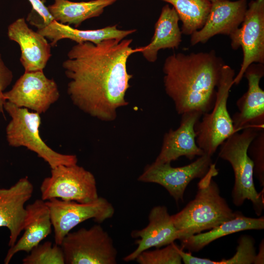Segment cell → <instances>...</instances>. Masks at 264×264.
Listing matches in <instances>:
<instances>
[{
  "label": "cell",
  "mask_w": 264,
  "mask_h": 264,
  "mask_svg": "<svg viewBox=\"0 0 264 264\" xmlns=\"http://www.w3.org/2000/svg\"><path fill=\"white\" fill-rule=\"evenodd\" d=\"M132 39H108L95 44H76L62 64L69 80L67 92L83 112L104 121H112L117 110L127 106L126 93L132 78L127 69L129 58L140 52Z\"/></svg>",
  "instance_id": "6da1fadb"
},
{
  "label": "cell",
  "mask_w": 264,
  "mask_h": 264,
  "mask_svg": "<svg viewBox=\"0 0 264 264\" xmlns=\"http://www.w3.org/2000/svg\"><path fill=\"white\" fill-rule=\"evenodd\" d=\"M224 64L214 50L174 53L166 58L163 66L164 88L178 114L197 111L203 114L211 110Z\"/></svg>",
  "instance_id": "7a4b0ae2"
},
{
  "label": "cell",
  "mask_w": 264,
  "mask_h": 264,
  "mask_svg": "<svg viewBox=\"0 0 264 264\" xmlns=\"http://www.w3.org/2000/svg\"><path fill=\"white\" fill-rule=\"evenodd\" d=\"M218 174L212 164L198 182L195 198L179 212L171 215L173 222L182 241L195 234L211 229L234 218L239 212H233L220 195L213 177Z\"/></svg>",
  "instance_id": "3957f363"
},
{
  "label": "cell",
  "mask_w": 264,
  "mask_h": 264,
  "mask_svg": "<svg viewBox=\"0 0 264 264\" xmlns=\"http://www.w3.org/2000/svg\"><path fill=\"white\" fill-rule=\"evenodd\" d=\"M242 130V132L233 133L220 145L219 156L228 161L234 172L235 180L231 193L234 204L240 206L246 199L249 200L259 216L264 209V192L259 193L255 188L253 163L247 150L260 130L253 127Z\"/></svg>",
  "instance_id": "277c9868"
},
{
  "label": "cell",
  "mask_w": 264,
  "mask_h": 264,
  "mask_svg": "<svg viewBox=\"0 0 264 264\" xmlns=\"http://www.w3.org/2000/svg\"><path fill=\"white\" fill-rule=\"evenodd\" d=\"M4 110L11 118L6 128V140L10 146L26 147L46 161L51 169L60 165L77 164L76 155L58 153L42 140L39 134L41 123L39 113L30 112L27 109L18 107L8 101L4 105Z\"/></svg>",
  "instance_id": "5b68a950"
},
{
  "label": "cell",
  "mask_w": 264,
  "mask_h": 264,
  "mask_svg": "<svg viewBox=\"0 0 264 264\" xmlns=\"http://www.w3.org/2000/svg\"><path fill=\"white\" fill-rule=\"evenodd\" d=\"M235 74L230 66H223L213 107L209 112L203 114L201 119L195 125L197 145L211 156L226 139L236 132L227 107Z\"/></svg>",
  "instance_id": "8992f818"
},
{
  "label": "cell",
  "mask_w": 264,
  "mask_h": 264,
  "mask_svg": "<svg viewBox=\"0 0 264 264\" xmlns=\"http://www.w3.org/2000/svg\"><path fill=\"white\" fill-rule=\"evenodd\" d=\"M66 264H116L117 251L99 224L69 232L60 245Z\"/></svg>",
  "instance_id": "52a82bcc"
},
{
  "label": "cell",
  "mask_w": 264,
  "mask_h": 264,
  "mask_svg": "<svg viewBox=\"0 0 264 264\" xmlns=\"http://www.w3.org/2000/svg\"><path fill=\"white\" fill-rule=\"evenodd\" d=\"M40 192L44 201L56 198L88 203L99 197L94 175L77 164L60 165L51 169L50 176L41 183Z\"/></svg>",
  "instance_id": "ba28073f"
},
{
  "label": "cell",
  "mask_w": 264,
  "mask_h": 264,
  "mask_svg": "<svg viewBox=\"0 0 264 264\" xmlns=\"http://www.w3.org/2000/svg\"><path fill=\"white\" fill-rule=\"evenodd\" d=\"M51 216L55 243L60 245L64 237L79 224L93 219L100 224L112 218L114 208L107 199L99 197L88 203L53 198L45 201Z\"/></svg>",
  "instance_id": "9c48e42d"
},
{
  "label": "cell",
  "mask_w": 264,
  "mask_h": 264,
  "mask_svg": "<svg viewBox=\"0 0 264 264\" xmlns=\"http://www.w3.org/2000/svg\"><path fill=\"white\" fill-rule=\"evenodd\" d=\"M229 37L232 48L241 47L243 52L240 69L233 80V85H237L251 64H264V0L248 3L241 27Z\"/></svg>",
  "instance_id": "30bf717a"
},
{
  "label": "cell",
  "mask_w": 264,
  "mask_h": 264,
  "mask_svg": "<svg viewBox=\"0 0 264 264\" xmlns=\"http://www.w3.org/2000/svg\"><path fill=\"white\" fill-rule=\"evenodd\" d=\"M212 164L211 156L205 154L190 164L174 167L170 163L147 165L138 180L163 186L176 202L183 200L186 188L195 178L203 177Z\"/></svg>",
  "instance_id": "8fae6325"
},
{
  "label": "cell",
  "mask_w": 264,
  "mask_h": 264,
  "mask_svg": "<svg viewBox=\"0 0 264 264\" xmlns=\"http://www.w3.org/2000/svg\"><path fill=\"white\" fill-rule=\"evenodd\" d=\"M8 101L20 108L45 113L60 97L58 86L43 71L24 72L11 89L3 93Z\"/></svg>",
  "instance_id": "7c38bea8"
},
{
  "label": "cell",
  "mask_w": 264,
  "mask_h": 264,
  "mask_svg": "<svg viewBox=\"0 0 264 264\" xmlns=\"http://www.w3.org/2000/svg\"><path fill=\"white\" fill-rule=\"evenodd\" d=\"M264 75L263 64L253 63L245 70L243 76L248 81L247 91L236 103L239 112L232 117L236 132L253 127L264 129V91L260 82Z\"/></svg>",
  "instance_id": "4fadbf2b"
},
{
  "label": "cell",
  "mask_w": 264,
  "mask_h": 264,
  "mask_svg": "<svg viewBox=\"0 0 264 264\" xmlns=\"http://www.w3.org/2000/svg\"><path fill=\"white\" fill-rule=\"evenodd\" d=\"M179 126L175 130L170 129L165 133L160 152L155 163H170L181 156L193 160L196 156L205 154L196 143L195 125L202 114L192 111L181 114Z\"/></svg>",
  "instance_id": "5bb4252c"
},
{
  "label": "cell",
  "mask_w": 264,
  "mask_h": 264,
  "mask_svg": "<svg viewBox=\"0 0 264 264\" xmlns=\"http://www.w3.org/2000/svg\"><path fill=\"white\" fill-rule=\"evenodd\" d=\"M34 186L26 176L9 188H0V227L10 233L8 245L12 247L23 230L26 210L24 204L31 198Z\"/></svg>",
  "instance_id": "9a60e30c"
},
{
  "label": "cell",
  "mask_w": 264,
  "mask_h": 264,
  "mask_svg": "<svg viewBox=\"0 0 264 264\" xmlns=\"http://www.w3.org/2000/svg\"><path fill=\"white\" fill-rule=\"evenodd\" d=\"M247 5V0L211 3L204 25L191 35V45L205 43L218 34L231 35L242 24Z\"/></svg>",
  "instance_id": "2e32d148"
},
{
  "label": "cell",
  "mask_w": 264,
  "mask_h": 264,
  "mask_svg": "<svg viewBox=\"0 0 264 264\" xmlns=\"http://www.w3.org/2000/svg\"><path fill=\"white\" fill-rule=\"evenodd\" d=\"M7 35L20 47V62L24 72L43 71L51 56V46L47 39L29 28L23 18L9 25Z\"/></svg>",
  "instance_id": "e0dca14e"
},
{
  "label": "cell",
  "mask_w": 264,
  "mask_h": 264,
  "mask_svg": "<svg viewBox=\"0 0 264 264\" xmlns=\"http://www.w3.org/2000/svg\"><path fill=\"white\" fill-rule=\"evenodd\" d=\"M149 223L142 229L132 232L135 241V249L123 258L125 262L134 260L142 252L152 247L160 248L179 239V233L175 227L167 208L158 205L154 207L149 215Z\"/></svg>",
  "instance_id": "ac0fdd59"
},
{
  "label": "cell",
  "mask_w": 264,
  "mask_h": 264,
  "mask_svg": "<svg viewBox=\"0 0 264 264\" xmlns=\"http://www.w3.org/2000/svg\"><path fill=\"white\" fill-rule=\"evenodd\" d=\"M26 215L22 237L10 247L4 258L8 264L18 252L29 253L52 232V222L49 209L45 201L37 199L26 207Z\"/></svg>",
  "instance_id": "d6986e66"
},
{
  "label": "cell",
  "mask_w": 264,
  "mask_h": 264,
  "mask_svg": "<svg viewBox=\"0 0 264 264\" xmlns=\"http://www.w3.org/2000/svg\"><path fill=\"white\" fill-rule=\"evenodd\" d=\"M35 27L38 33L50 41L52 46L56 45L58 41L64 39L71 40L76 44L89 42L95 44L108 39L123 40L136 31L135 29H120L117 25L97 29L80 30L55 20L47 24H38Z\"/></svg>",
  "instance_id": "ffe728a7"
},
{
  "label": "cell",
  "mask_w": 264,
  "mask_h": 264,
  "mask_svg": "<svg viewBox=\"0 0 264 264\" xmlns=\"http://www.w3.org/2000/svg\"><path fill=\"white\" fill-rule=\"evenodd\" d=\"M178 15L174 8L167 4L161 10L154 25L150 43L140 47L143 57L149 62H155L161 49H177L181 42L182 32L178 25Z\"/></svg>",
  "instance_id": "44dd1931"
},
{
  "label": "cell",
  "mask_w": 264,
  "mask_h": 264,
  "mask_svg": "<svg viewBox=\"0 0 264 264\" xmlns=\"http://www.w3.org/2000/svg\"><path fill=\"white\" fill-rule=\"evenodd\" d=\"M264 228V218L245 217L241 213L210 231L193 235L181 241V247L190 252H198L212 242L229 234L247 230Z\"/></svg>",
  "instance_id": "7402d4cb"
},
{
  "label": "cell",
  "mask_w": 264,
  "mask_h": 264,
  "mask_svg": "<svg viewBox=\"0 0 264 264\" xmlns=\"http://www.w3.org/2000/svg\"><path fill=\"white\" fill-rule=\"evenodd\" d=\"M118 0H91L74 2L68 0H54L47 6L54 20L62 24L79 26L85 21L100 16L105 8Z\"/></svg>",
  "instance_id": "603a6c76"
},
{
  "label": "cell",
  "mask_w": 264,
  "mask_h": 264,
  "mask_svg": "<svg viewBox=\"0 0 264 264\" xmlns=\"http://www.w3.org/2000/svg\"><path fill=\"white\" fill-rule=\"evenodd\" d=\"M173 6L182 22L181 32L191 35L204 25L211 7L208 0H161Z\"/></svg>",
  "instance_id": "cb8c5ba5"
},
{
  "label": "cell",
  "mask_w": 264,
  "mask_h": 264,
  "mask_svg": "<svg viewBox=\"0 0 264 264\" xmlns=\"http://www.w3.org/2000/svg\"><path fill=\"white\" fill-rule=\"evenodd\" d=\"M22 260L23 264H65L61 245L47 241L33 248Z\"/></svg>",
  "instance_id": "d4e9b609"
},
{
  "label": "cell",
  "mask_w": 264,
  "mask_h": 264,
  "mask_svg": "<svg viewBox=\"0 0 264 264\" xmlns=\"http://www.w3.org/2000/svg\"><path fill=\"white\" fill-rule=\"evenodd\" d=\"M179 246L174 242L154 250L142 252L135 259L139 264H181Z\"/></svg>",
  "instance_id": "484cf974"
},
{
  "label": "cell",
  "mask_w": 264,
  "mask_h": 264,
  "mask_svg": "<svg viewBox=\"0 0 264 264\" xmlns=\"http://www.w3.org/2000/svg\"><path fill=\"white\" fill-rule=\"evenodd\" d=\"M254 239L250 236H241L234 255L229 259L216 261V264H252L256 255Z\"/></svg>",
  "instance_id": "4316f807"
},
{
  "label": "cell",
  "mask_w": 264,
  "mask_h": 264,
  "mask_svg": "<svg viewBox=\"0 0 264 264\" xmlns=\"http://www.w3.org/2000/svg\"><path fill=\"white\" fill-rule=\"evenodd\" d=\"M247 153L252 160L254 175L261 186H264V129L259 131L250 144Z\"/></svg>",
  "instance_id": "83f0119b"
},
{
  "label": "cell",
  "mask_w": 264,
  "mask_h": 264,
  "mask_svg": "<svg viewBox=\"0 0 264 264\" xmlns=\"http://www.w3.org/2000/svg\"><path fill=\"white\" fill-rule=\"evenodd\" d=\"M13 78L12 71L6 66L0 54V113L4 115V105L6 101L3 93L11 83Z\"/></svg>",
  "instance_id": "f1b7e54d"
},
{
  "label": "cell",
  "mask_w": 264,
  "mask_h": 264,
  "mask_svg": "<svg viewBox=\"0 0 264 264\" xmlns=\"http://www.w3.org/2000/svg\"><path fill=\"white\" fill-rule=\"evenodd\" d=\"M31 3L33 11L42 20V21L32 20L30 23L34 26L38 24L46 25L53 21L54 19L46 6L41 0H28Z\"/></svg>",
  "instance_id": "f546056e"
},
{
  "label": "cell",
  "mask_w": 264,
  "mask_h": 264,
  "mask_svg": "<svg viewBox=\"0 0 264 264\" xmlns=\"http://www.w3.org/2000/svg\"><path fill=\"white\" fill-rule=\"evenodd\" d=\"M254 264H264V242L263 239L260 243L259 247V252L256 254L254 261Z\"/></svg>",
  "instance_id": "4dcf8cb0"
},
{
  "label": "cell",
  "mask_w": 264,
  "mask_h": 264,
  "mask_svg": "<svg viewBox=\"0 0 264 264\" xmlns=\"http://www.w3.org/2000/svg\"><path fill=\"white\" fill-rule=\"evenodd\" d=\"M209 0L211 3H213L215 2L224 1L225 0Z\"/></svg>",
  "instance_id": "1f68e13d"
},
{
  "label": "cell",
  "mask_w": 264,
  "mask_h": 264,
  "mask_svg": "<svg viewBox=\"0 0 264 264\" xmlns=\"http://www.w3.org/2000/svg\"></svg>",
  "instance_id": "d6a6232c"
}]
</instances>
